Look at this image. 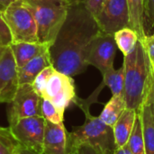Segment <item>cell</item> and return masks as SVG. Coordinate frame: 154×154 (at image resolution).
Masks as SVG:
<instances>
[{"mask_svg":"<svg viewBox=\"0 0 154 154\" xmlns=\"http://www.w3.org/2000/svg\"><path fill=\"white\" fill-rule=\"evenodd\" d=\"M97 18L87 9L83 0L69 3L66 19L50 47L54 69L69 77L86 71L88 47L101 32Z\"/></svg>","mask_w":154,"mask_h":154,"instance_id":"1","label":"cell"},{"mask_svg":"<svg viewBox=\"0 0 154 154\" xmlns=\"http://www.w3.org/2000/svg\"><path fill=\"white\" fill-rule=\"evenodd\" d=\"M123 67L126 108L137 111L144 102L152 73L151 60L140 40L133 51L125 56Z\"/></svg>","mask_w":154,"mask_h":154,"instance_id":"2","label":"cell"},{"mask_svg":"<svg viewBox=\"0 0 154 154\" xmlns=\"http://www.w3.org/2000/svg\"><path fill=\"white\" fill-rule=\"evenodd\" d=\"M85 115V122L79 128L68 133V154H74L81 145L87 144L102 149L106 154H111L116 148L113 127L106 125L99 117L90 114V104L85 99L76 97L74 102Z\"/></svg>","mask_w":154,"mask_h":154,"instance_id":"3","label":"cell"},{"mask_svg":"<svg viewBox=\"0 0 154 154\" xmlns=\"http://www.w3.org/2000/svg\"><path fill=\"white\" fill-rule=\"evenodd\" d=\"M37 26L40 43L51 45L61 28L70 2L65 0H26Z\"/></svg>","mask_w":154,"mask_h":154,"instance_id":"4","label":"cell"},{"mask_svg":"<svg viewBox=\"0 0 154 154\" xmlns=\"http://www.w3.org/2000/svg\"><path fill=\"white\" fill-rule=\"evenodd\" d=\"M3 17L11 32L12 43L39 42L35 19L26 0L12 2L3 12Z\"/></svg>","mask_w":154,"mask_h":154,"instance_id":"5","label":"cell"},{"mask_svg":"<svg viewBox=\"0 0 154 154\" xmlns=\"http://www.w3.org/2000/svg\"><path fill=\"white\" fill-rule=\"evenodd\" d=\"M42 97L35 92L32 84L19 85L7 110L9 125L23 118L42 116Z\"/></svg>","mask_w":154,"mask_h":154,"instance_id":"6","label":"cell"},{"mask_svg":"<svg viewBox=\"0 0 154 154\" xmlns=\"http://www.w3.org/2000/svg\"><path fill=\"white\" fill-rule=\"evenodd\" d=\"M9 128L22 148L43 153L45 119L42 116L20 119Z\"/></svg>","mask_w":154,"mask_h":154,"instance_id":"7","label":"cell"},{"mask_svg":"<svg viewBox=\"0 0 154 154\" xmlns=\"http://www.w3.org/2000/svg\"><path fill=\"white\" fill-rule=\"evenodd\" d=\"M116 49L117 46L114 34L101 32L88 47L86 62L88 66H94L101 74H104L108 69L114 68Z\"/></svg>","mask_w":154,"mask_h":154,"instance_id":"8","label":"cell"},{"mask_svg":"<svg viewBox=\"0 0 154 154\" xmlns=\"http://www.w3.org/2000/svg\"><path fill=\"white\" fill-rule=\"evenodd\" d=\"M42 97L50 100L64 113L69 104L73 103L77 97L72 77L55 70L51 76Z\"/></svg>","mask_w":154,"mask_h":154,"instance_id":"9","label":"cell"},{"mask_svg":"<svg viewBox=\"0 0 154 154\" xmlns=\"http://www.w3.org/2000/svg\"><path fill=\"white\" fill-rule=\"evenodd\" d=\"M97 21L102 32L114 34L129 24V9L126 0H106Z\"/></svg>","mask_w":154,"mask_h":154,"instance_id":"10","label":"cell"},{"mask_svg":"<svg viewBox=\"0 0 154 154\" xmlns=\"http://www.w3.org/2000/svg\"><path fill=\"white\" fill-rule=\"evenodd\" d=\"M19 87L18 68L10 46L0 57V103L10 104Z\"/></svg>","mask_w":154,"mask_h":154,"instance_id":"11","label":"cell"},{"mask_svg":"<svg viewBox=\"0 0 154 154\" xmlns=\"http://www.w3.org/2000/svg\"><path fill=\"white\" fill-rule=\"evenodd\" d=\"M68 133L63 123L53 124L45 120L43 154H68Z\"/></svg>","mask_w":154,"mask_h":154,"instance_id":"12","label":"cell"},{"mask_svg":"<svg viewBox=\"0 0 154 154\" xmlns=\"http://www.w3.org/2000/svg\"><path fill=\"white\" fill-rule=\"evenodd\" d=\"M51 65H52V63L49 49L28 61L22 68L18 69L19 85L32 84L38 74Z\"/></svg>","mask_w":154,"mask_h":154,"instance_id":"13","label":"cell"},{"mask_svg":"<svg viewBox=\"0 0 154 154\" xmlns=\"http://www.w3.org/2000/svg\"><path fill=\"white\" fill-rule=\"evenodd\" d=\"M51 45L40 42H16L12 43L10 48L12 50L16 66L18 69L24 66L28 61L40 55L43 51L49 50Z\"/></svg>","mask_w":154,"mask_h":154,"instance_id":"14","label":"cell"},{"mask_svg":"<svg viewBox=\"0 0 154 154\" xmlns=\"http://www.w3.org/2000/svg\"><path fill=\"white\" fill-rule=\"evenodd\" d=\"M136 115V110L126 108L114 125L113 132L116 148H121L127 144L134 125Z\"/></svg>","mask_w":154,"mask_h":154,"instance_id":"15","label":"cell"},{"mask_svg":"<svg viewBox=\"0 0 154 154\" xmlns=\"http://www.w3.org/2000/svg\"><path fill=\"white\" fill-rule=\"evenodd\" d=\"M129 9V24L128 26L134 29L139 40H142L146 34L145 26V0H126Z\"/></svg>","mask_w":154,"mask_h":154,"instance_id":"16","label":"cell"},{"mask_svg":"<svg viewBox=\"0 0 154 154\" xmlns=\"http://www.w3.org/2000/svg\"><path fill=\"white\" fill-rule=\"evenodd\" d=\"M125 109L126 103L124 94L115 95L112 96L110 100L105 105V107L98 117L106 125L113 127Z\"/></svg>","mask_w":154,"mask_h":154,"instance_id":"17","label":"cell"},{"mask_svg":"<svg viewBox=\"0 0 154 154\" xmlns=\"http://www.w3.org/2000/svg\"><path fill=\"white\" fill-rule=\"evenodd\" d=\"M139 111L143 121L145 154H154V119L150 106L143 102Z\"/></svg>","mask_w":154,"mask_h":154,"instance_id":"18","label":"cell"},{"mask_svg":"<svg viewBox=\"0 0 154 154\" xmlns=\"http://www.w3.org/2000/svg\"><path fill=\"white\" fill-rule=\"evenodd\" d=\"M117 48L121 51L124 57L133 51L139 41L137 32L129 26L124 27L114 33Z\"/></svg>","mask_w":154,"mask_h":154,"instance_id":"19","label":"cell"},{"mask_svg":"<svg viewBox=\"0 0 154 154\" xmlns=\"http://www.w3.org/2000/svg\"><path fill=\"white\" fill-rule=\"evenodd\" d=\"M127 146L129 147L130 151L133 154H145L143 121H142V116L139 110H137L134 125L132 134L129 137Z\"/></svg>","mask_w":154,"mask_h":154,"instance_id":"20","label":"cell"},{"mask_svg":"<svg viewBox=\"0 0 154 154\" xmlns=\"http://www.w3.org/2000/svg\"><path fill=\"white\" fill-rule=\"evenodd\" d=\"M103 80L102 84L110 88L112 96L124 94V67L116 69L115 68L108 69L104 74H102Z\"/></svg>","mask_w":154,"mask_h":154,"instance_id":"21","label":"cell"},{"mask_svg":"<svg viewBox=\"0 0 154 154\" xmlns=\"http://www.w3.org/2000/svg\"><path fill=\"white\" fill-rule=\"evenodd\" d=\"M20 147L10 128L0 127V154L16 153Z\"/></svg>","mask_w":154,"mask_h":154,"instance_id":"22","label":"cell"},{"mask_svg":"<svg viewBox=\"0 0 154 154\" xmlns=\"http://www.w3.org/2000/svg\"><path fill=\"white\" fill-rule=\"evenodd\" d=\"M42 116L53 124L63 123L64 113L58 109L50 100L42 98Z\"/></svg>","mask_w":154,"mask_h":154,"instance_id":"23","label":"cell"},{"mask_svg":"<svg viewBox=\"0 0 154 154\" xmlns=\"http://www.w3.org/2000/svg\"><path fill=\"white\" fill-rule=\"evenodd\" d=\"M56 69H54V67L52 65L45 68L43 70H42L38 76L35 78V79L33 80V82L32 83V86L33 88V89L35 90V92L39 95V96H42V93L46 88V85L51 78V76L53 74V72Z\"/></svg>","mask_w":154,"mask_h":154,"instance_id":"24","label":"cell"},{"mask_svg":"<svg viewBox=\"0 0 154 154\" xmlns=\"http://www.w3.org/2000/svg\"><path fill=\"white\" fill-rule=\"evenodd\" d=\"M12 42L13 39L11 32L3 17V12L0 11V46L8 47L12 44Z\"/></svg>","mask_w":154,"mask_h":154,"instance_id":"25","label":"cell"},{"mask_svg":"<svg viewBox=\"0 0 154 154\" xmlns=\"http://www.w3.org/2000/svg\"><path fill=\"white\" fill-rule=\"evenodd\" d=\"M106 0H83L84 5L87 9L97 18L102 10V7L105 4Z\"/></svg>","mask_w":154,"mask_h":154,"instance_id":"26","label":"cell"},{"mask_svg":"<svg viewBox=\"0 0 154 154\" xmlns=\"http://www.w3.org/2000/svg\"><path fill=\"white\" fill-rule=\"evenodd\" d=\"M140 41L142 42L151 62H152L154 60V33L152 35L146 34Z\"/></svg>","mask_w":154,"mask_h":154,"instance_id":"27","label":"cell"},{"mask_svg":"<svg viewBox=\"0 0 154 154\" xmlns=\"http://www.w3.org/2000/svg\"><path fill=\"white\" fill-rule=\"evenodd\" d=\"M144 102L150 106V109H151V112H152V117L154 119V76L152 73L151 79L149 82V86H148Z\"/></svg>","mask_w":154,"mask_h":154,"instance_id":"28","label":"cell"},{"mask_svg":"<svg viewBox=\"0 0 154 154\" xmlns=\"http://www.w3.org/2000/svg\"><path fill=\"white\" fill-rule=\"evenodd\" d=\"M145 18L154 28V0H145Z\"/></svg>","mask_w":154,"mask_h":154,"instance_id":"29","label":"cell"},{"mask_svg":"<svg viewBox=\"0 0 154 154\" xmlns=\"http://www.w3.org/2000/svg\"><path fill=\"white\" fill-rule=\"evenodd\" d=\"M74 154H106L105 152L98 148V147H93V146H90V145H87V144H84V145H81L79 150L75 152Z\"/></svg>","mask_w":154,"mask_h":154,"instance_id":"30","label":"cell"},{"mask_svg":"<svg viewBox=\"0 0 154 154\" xmlns=\"http://www.w3.org/2000/svg\"><path fill=\"white\" fill-rule=\"evenodd\" d=\"M111 154H133L132 152L130 151L129 147L127 146V144L124 147H121V148H116L115 151L112 152Z\"/></svg>","mask_w":154,"mask_h":154,"instance_id":"31","label":"cell"},{"mask_svg":"<svg viewBox=\"0 0 154 154\" xmlns=\"http://www.w3.org/2000/svg\"><path fill=\"white\" fill-rule=\"evenodd\" d=\"M14 1H15V0H0V11L4 12L5 10V8Z\"/></svg>","mask_w":154,"mask_h":154,"instance_id":"32","label":"cell"},{"mask_svg":"<svg viewBox=\"0 0 154 154\" xmlns=\"http://www.w3.org/2000/svg\"><path fill=\"white\" fill-rule=\"evenodd\" d=\"M18 153L19 154H43V153H39V152H33V151H30V150H27V149H23L22 147L19 148L18 150Z\"/></svg>","mask_w":154,"mask_h":154,"instance_id":"33","label":"cell"},{"mask_svg":"<svg viewBox=\"0 0 154 154\" xmlns=\"http://www.w3.org/2000/svg\"><path fill=\"white\" fill-rule=\"evenodd\" d=\"M5 48H6V47H1V46H0V57H1V56H2V54L4 53V51H5Z\"/></svg>","mask_w":154,"mask_h":154,"instance_id":"34","label":"cell"},{"mask_svg":"<svg viewBox=\"0 0 154 154\" xmlns=\"http://www.w3.org/2000/svg\"><path fill=\"white\" fill-rule=\"evenodd\" d=\"M152 63V74H153L154 76V60L152 62H151Z\"/></svg>","mask_w":154,"mask_h":154,"instance_id":"35","label":"cell"},{"mask_svg":"<svg viewBox=\"0 0 154 154\" xmlns=\"http://www.w3.org/2000/svg\"><path fill=\"white\" fill-rule=\"evenodd\" d=\"M65 1H68V2H71L72 0H65Z\"/></svg>","mask_w":154,"mask_h":154,"instance_id":"36","label":"cell"},{"mask_svg":"<svg viewBox=\"0 0 154 154\" xmlns=\"http://www.w3.org/2000/svg\"><path fill=\"white\" fill-rule=\"evenodd\" d=\"M14 154H19V153H18V152H16V153H14Z\"/></svg>","mask_w":154,"mask_h":154,"instance_id":"37","label":"cell"}]
</instances>
